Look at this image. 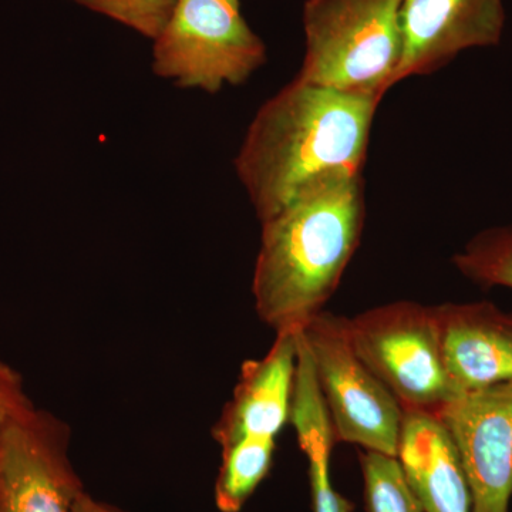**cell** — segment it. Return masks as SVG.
Listing matches in <instances>:
<instances>
[{
  "instance_id": "cell-3",
  "label": "cell",
  "mask_w": 512,
  "mask_h": 512,
  "mask_svg": "<svg viewBox=\"0 0 512 512\" xmlns=\"http://www.w3.org/2000/svg\"><path fill=\"white\" fill-rule=\"evenodd\" d=\"M400 9L402 0H306L299 79L382 100L402 64Z\"/></svg>"
},
{
  "instance_id": "cell-17",
  "label": "cell",
  "mask_w": 512,
  "mask_h": 512,
  "mask_svg": "<svg viewBox=\"0 0 512 512\" xmlns=\"http://www.w3.org/2000/svg\"><path fill=\"white\" fill-rule=\"evenodd\" d=\"M154 40L170 19L177 0H72Z\"/></svg>"
},
{
  "instance_id": "cell-7",
  "label": "cell",
  "mask_w": 512,
  "mask_h": 512,
  "mask_svg": "<svg viewBox=\"0 0 512 512\" xmlns=\"http://www.w3.org/2000/svg\"><path fill=\"white\" fill-rule=\"evenodd\" d=\"M64 421L35 406L0 443V512H76L84 491Z\"/></svg>"
},
{
  "instance_id": "cell-11",
  "label": "cell",
  "mask_w": 512,
  "mask_h": 512,
  "mask_svg": "<svg viewBox=\"0 0 512 512\" xmlns=\"http://www.w3.org/2000/svg\"><path fill=\"white\" fill-rule=\"evenodd\" d=\"M296 360L298 333H276L262 359L242 365L234 396L212 430L221 447L242 437L276 439L291 421Z\"/></svg>"
},
{
  "instance_id": "cell-8",
  "label": "cell",
  "mask_w": 512,
  "mask_h": 512,
  "mask_svg": "<svg viewBox=\"0 0 512 512\" xmlns=\"http://www.w3.org/2000/svg\"><path fill=\"white\" fill-rule=\"evenodd\" d=\"M456 444L473 512H508L512 497V383L461 393L436 413Z\"/></svg>"
},
{
  "instance_id": "cell-12",
  "label": "cell",
  "mask_w": 512,
  "mask_h": 512,
  "mask_svg": "<svg viewBox=\"0 0 512 512\" xmlns=\"http://www.w3.org/2000/svg\"><path fill=\"white\" fill-rule=\"evenodd\" d=\"M396 458L424 511L473 512L460 454L436 414L404 410Z\"/></svg>"
},
{
  "instance_id": "cell-4",
  "label": "cell",
  "mask_w": 512,
  "mask_h": 512,
  "mask_svg": "<svg viewBox=\"0 0 512 512\" xmlns=\"http://www.w3.org/2000/svg\"><path fill=\"white\" fill-rule=\"evenodd\" d=\"M153 42L154 74L181 89L215 94L247 82L266 62L264 40L239 0H177Z\"/></svg>"
},
{
  "instance_id": "cell-9",
  "label": "cell",
  "mask_w": 512,
  "mask_h": 512,
  "mask_svg": "<svg viewBox=\"0 0 512 512\" xmlns=\"http://www.w3.org/2000/svg\"><path fill=\"white\" fill-rule=\"evenodd\" d=\"M505 20L503 0H402L397 83L437 72L466 50L500 45Z\"/></svg>"
},
{
  "instance_id": "cell-19",
  "label": "cell",
  "mask_w": 512,
  "mask_h": 512,
  "mask_svg": "<svg viewBox=\"0 0 512 512\" xmlns=\"http://www.w3.org/2000/svg\"><path fill=\"white\" fill-rule=\"evenodd\" d=\"M76 512H127L114 507V505L96 500L89 493H84L76 505Z\"/></svg>"
},
{
  "instance_id": "cell-13",
  "label": "cell",
  "mask_w": 512,
  "mask_h": 512,
  "mask_svg": "<svg viewBox=\"0 0 512 512\" xmlns=\"http://www.w3.org/2000/svg\"><path fill=\"white\" fill-rule=\"evenodd\" d=\"M291 421L299 446L308 458L312 504L315 512H352L355 505L335 490L330 477V457L336 441L332 420L308 348L298 335V360L293 380Z\"/></svg>"
},
{
  "instance_id": "cell-14",
  "label": "cell",
  "mask_w": 512,
  "mask_h": 512,
  "mask_svg": "<svg viewBox=\"0 0 512 512\" xmlns=\"http://www.w3.org/2000/svg\"><path fill=\"white\" fill-rule=\"evenodd\" d=\"M222 463L215 481V504L222 512H239L268 476L276 439L242 437L222 446Z\"/></svg>"
},
{
  "instance_id": "cell-16",
  "label": "cell",
  "mask_w": 512,
  "mask_h": 512,
  "mask_svg": "<svg viewBox=\"0 0 512 512\" xmlns=\"http://www.w3.org/2000/svg\"><path fill=\"white\" fill-rule=\"evenodd\" d=\"M360 466L367 512H426L406 483L396 457L365 451Z\"/></svg>"
},
{
  "instance_id": "cell-5",
  "label": "cell",
  "mask_w": 512,
  "mask_h": 512,
  "mask_svg": "<svg viewBox=\"0 0 512 512\" xmlns=\"http://www.w3.org/2000/svg\"><path fill=\"white\" fill-rule=\"evenodd\" d=\"M338 443L396 457L404 410L357 356L348 318L320 312L301 330Z\"/></svg>"
},
{
  "instance_id": "cell-6",
  "label": "cell",
  "mask_w": 512,
  "mask_h": 512,
  "mask_svg": "<svg viewBox=\"0 0 512 512\" xmlns=\"http://www.w3.org/2000/svg\"><path fill=\"white\" fill-rule=\"evenodd\" d=\"M348 329L357 356L403 410L436 414L456 396L441 356L434 306L387 303L348 319Z\"/></svg>"
},
{
  "instance_id": "cell-2",
  "label": "cell",
  "mask_w": 512,
  "mask_h": 512,
  "mask_svg": "<svg viewBox=\"0 0 512 512\" xmlns=\"http://www.w3.org/2000/svg\"><path fill=\"white\" fill-rule=\"evenodd\" d=\"M365 220L362 175L335 173L262 221L252 278L262 322L275 333H299L323 312L359 247Z\"/></svg>"
},
{
  "instance_id": "cell-1",
  "label": "cell",
  "mask_w": 512,
  "mask_h": 512,
  "mask_svg": "<svg viewBox=\"0 0 512 512\" xmlns=\"http://www.w3.org/2000/svg\"><path fill=\"white\" fill-rule=\"evenodd\" d=\"M380 99L299 79L262 104L235 158L259 221L325 175L360 174Z\"/></svg>"
},
{
  "instance_id": "cell-15",
  "label": "cell",
  "mask_w": 512,
  "mask_h": 512,
  "mask_svg": "<svg viewBox=\"0 0 512 512\" xmlns=\"http://www.w3.org/2000/svg\"><path fill=\"white\" fill-rule=\"evenodd\" d=\"M453 262L474 284L512 289V225L484 229L467 242Z\"/></svg>"
},
{
  "instance_id": "cell-10",
  "label": "cell",
  "mask_w": 512,
  "mask_h": 512,
  "mask_svg": "<svg viewBox=\"0 0 512 512\" xmlns=\"http://www.w3.org/2000/svg\"><path fill=\"white\" fill-rule=\"evenodd\" d=\"M453 392L512 383V315L490 302L434 306Z\"/></svg>"
},
{
  "instance_id": "cell-18",
  "label": "cell",
  "mask_w": 512,
  "mask_h": 512,
  "mask_svg": "<svg viewBox=\"0 0 512 512\" xmlns=\"http://www.w3.org/2000/svg\"><path fill=\"white\" fill-rule=\"evenodd\" d=\"M35 406L25 392L22 376L0 360V443L10 424Z\"/></svg>"
}]
</instances>
